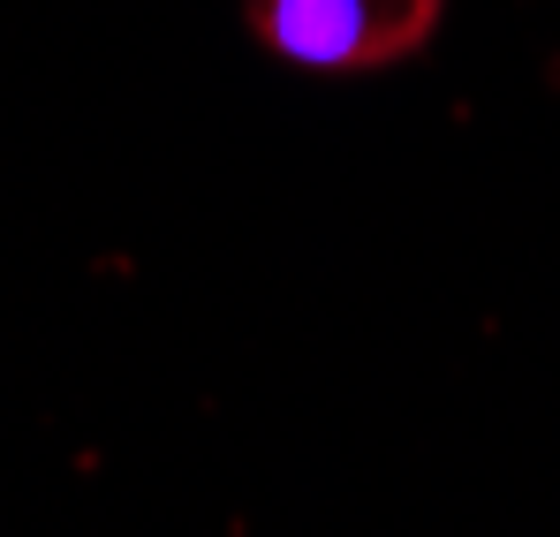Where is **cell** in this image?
<instances>
[{
	"label": "cell",
	"mask_w": 560,
	"mask_h": 537,
	"mask_svg": "<svg viewBox=\"0 0 560 537\" xmlns=\"http://www.w3.org/2000/svg\"><path fill=\"white\" fill-rule=\"evenodd\" d=\"M440 8L447 0H250V38L311 77H364L417 54Z\"/></svg>",
	"instance_id": "obj_1"
}]
</instances>
